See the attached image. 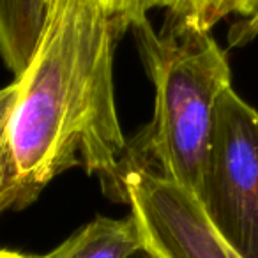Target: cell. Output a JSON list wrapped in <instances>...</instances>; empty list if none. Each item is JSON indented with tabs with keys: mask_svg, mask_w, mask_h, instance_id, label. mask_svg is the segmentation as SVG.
<instances>
[{
	"mask_svg": "<svg viewBox=\"0 0 258 258\" xmlns=\"http://www.w3.org/2000/svg\"><path fill=\"white\" fill-rule=\"evenodd\" d=\"M129 29L99 0H50L27 68L0 89V212L23 209L60 173L85 168L125 202L129 142L115 104V46Z\"/></svg>",
	"mask_w": 258,
	"mask_h": 258,
	"instance_id": "1",
	"label": "cell"
},
{
	"mask_svg": "<svg viewBox=\"0 0 258 258\" xmlns=\"http://www.w3.org/2000/svg\"><path fill=\"white\" fill-rule=\"evenodd\" d=\"M129 30L154 85L152 122L129 142L131 168L154 170L200 198L216 106L232 87L228 58L207 30L165 22L156 32L147 13L131 16Z\"/></svg>",
	"mask_w": 258,
	"mask_h": 258,
	"instance_id": "2",
	"label": "cell"
},
{
	"mask_svg": "<svg viewBox=\"0 0 258 258\" xmlns=\"http://www.w3.org/2000/svg\"><path fill=\"white\" fill-rule=\"evenodd\" d=\"M198 200L244 258H258V110L228 87L216 106Z\"/></svg>",
	"mask_w": 258,
	"mask_h": 258,
	"instance_id": "3",
	"label": "cell"
},
{
	"mask_svg": "<svg viewBox=\"0 0 258 258\" xmlns=\"http://www.w3.org/2000/svg\"><path fill=\"white\" fill-rule=\"evenodd\" d=\"M124 197L149 258H244L219 233L197 195L154 170L129 168Z\"/></svg>",
	"mask_w": 258,
	"mask_h": 258,
	"instance_id": "4",
	"label": "cell"
},
{
	"mask_svg": "<svg viewBox=\"0 0 258 258\" xmlns=\"http://www.w3.org/2000/svg\"><path fill=\"white\" fill-rule=\"evenodd\" d=\"M138 253L144 254V244L133 216H97L53 251L37 258H135Z\"/></svg>",
	"mask_w": 258,
	"mask_h": 258,
	"instance_id": "5",
	"label": "cell"
},
{
	"mask_svg": "<svg viewBox=\"0 0 258 258\" xmlns=\"http://www.w3.org/2000/svg\"><path fill=\"white\" fill-rule=\"evenodd\" d=\"M50 0H0V57L18 76L32 58Z\"/></svg>",
	"mask_w": 258,
	"mask_h": 258,
	"instance_id": "6",
	"label": "cell"
},
{
	"mask_svg": "<svg viewBox=\"0 0 258 258\" xmlns=\"http://www.w3.org/2000/svg\"><path fill=\"white\" fill-rule=\"evenodd\" d=\"M154 8L166 9V22L211 32L232 15L249 18L258 11V0H156Z\"/></svg>",
	"mask_w": 258,
	"mask_h": 258,
	"instance_id": "7",
	"label": "cell"
},
{
	"mask_svg": "<svg viewBox=\"0 0 258 258\" xmlns=\"http://www.w3.org/2000/svg\"><path fill=\"white\" fill-rule=\"evenodd\" d=\"M258 37V11L249 18H239L228 32V44L232 48H242Z\"/></svg>",
	"mask_w": 258,
	"mask_h": 258,
	"instance_id": "8",
	"label": "cell"
},
{
	"mask_svg": "<svg viewBox=\"0 0 258 258\" xmlns=\"http://www.w3.org/2000/svg\"><path fill=\"white\" fill-rule=\"evenodd\" d=\"M99 2L106 6L110 11H113L115 15L125 16L127 23L131 16L140 13V9H138V0H99Z\"/></svg>",
	"mask_w": 258,
	"mask_h": 258,
	"instance_id": "9",
	"label": "cell"
},
{
	"mask_svg": "<svg viewBox=\"0 0 258 258\" xmlns=\"http://www.w3.org/2000/svg\"><path fill=\"white\" fill-rule=\"evenodd\" d=\"M0 258H37V256H27V254L16 253V251H9V249H0Z\"/></svg>",
	"mask_w": 258,
	"mask_h": 258,
	"instance_id": "10",
	"label": "cell"
},
{
	"mask_svg": "<svg viewBox=\"0 0 258 258\" xmlns=\"http://www.w3.org/2000/svg\"><path fill=\"white\" fill-rule=\"evenodd\" d=\"M154 2L156 0H138V9H140L142 13H147L149 9L154 8Z\"/></svg>",
	"mask_w": 258,
	"mask_h": 258,
	"instance_id": "11",
	"label": "cell"
},
{
	"mask_svg": "<svg viewBox=\"0 0 258 258\" xmlns=\"http://www.w3.org/2000/svg\"><path fill=\"white\" fill-rule=\"evenodd\" d=\"M142 258H149V256H147V254H142Z\"/></svg>",
	"mask_w": 258,
	"mask_h": 258,
	"instance_id": "12",
	"label": "cell"
}]
</instances>
